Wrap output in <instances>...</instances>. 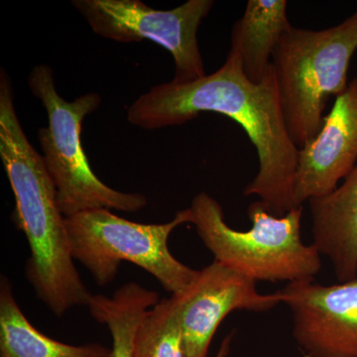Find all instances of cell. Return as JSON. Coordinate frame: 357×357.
<instances>
[{
  "mask_svg": "<svg viewBox=\"0 0 357 357\" xmlns=\"http://www.w3.org/2000/svg\"><path fill=\"white\" fill-rule=\"evenodd\" d=\"M203 112L236 121L257 152L258 172L243 194L257 196L275 217L300 208L295 201L299 148L291 139L273 66L259 84L249 81L241 59L229 50L225 64L190 83L160 84L129 107L128 121L145 130L182 126Z\"/></svg>",
  "mask_w": 357,
  "mask_h": 357,
  "instance_id": "obj_1",
  "label": "cell"
},
{
  "mask_svg": "<svg viewBox=\"0 0 357 357\" xmlns=\"http://www.w3.org/2000/svg\"><path fill=\"white\" fill-rule=\"evenodd\" d=\"M0 158L15 199L14 222L29 244L26 277L37 297L57 317L88 306L93 294L75 265L55 185L43 157L25 135L4 70L0 75Z\"/></svg>",
  "mask_w": 357,
  "mask_h": 357,
  "instance_id": "obj_2",
  "label": "cell"
},
{
  "mask_svg": "<svg viewBox=\"0 0 357 357\" xmlns=\"http://www.w3.org/2000/svg\"><path fill=\"white\" fill-rule=\"evenodd\" d=\"M192 225L215 260L256 282L314 281L321 255L314 244L303 243V206L275 217L260 201L248 208L252 227L234 229L217 199L202 192L192 199Z\"/></svg>",
  "mask_w": 357,
  "mask_h": 357,
  "instance_id": "obj_3",
  "label": "cell"
},
{
  "mask_svg": "<svg viewBox=\"0 0 357 357\" xmlns=\"http://www.w3.org/2000/svg\"><path fill=\"white\" fill-rule=\"evenodd\" d=\"M356 50L357 8L328 29L291 26L277 45L272 66L289 134L299 149L319 133L328 100L349 86Z\"/></svg>",
  "mask_w": 357,
  "mask_h": 357,
  "instance_id": "obj_4",
  "label": "cell"
},
{
  "mask_svg": "<svg viewBox=\"0 0 357 357\" xmlns=\"http://www.w3.org/2000/svg\"><path fill=\"white\" fill-rule=\"evenodd\" d=\"M28 86L48 114V126L39 129L38 138L64 217L102 208L135 213L145 208L143 195L119 192L102 183L84 154L82 126L86 115L100 107V95L89 93L68 102L58 93L53 69L45 64L33 68Z\"/></svg>",
  "mask_w": 357,
  "mask_h": 357,
  "instance_id": "obj_5",
  "label": "cell"
},
{
  "mask_svg": "<svg viewBox=\"0 0 357 357\" xmlns=\"http://www.w3.org/2000/svg\"><path fill=\"white\" fill-rule=\"evenodd\" d=\"M191 208L177 211L171 222L144 225L130 222L110 210H95L66 218L75 260L88 269L98 286L116 278L122 261L151 274L167 292H182L198 270L178 260L169 249L174 230L192 223Z\"/></svg>",
  "mask_w": 357,
  "mask_h": 357,
  "instance_id": "obj_6",
  "label": "cell"
},
{
  "mask_svg": "<svg viewBox=\"0 0 357 357\" xmlns=\"http://www.w3.org/2000/svg\"><path fill=\"white\" fill-rule=\"evenodd\" d=\"M213 0H189L171 10H157L140 0H74L73 6L102 38L119 43L149 40L165 48L175 62L176 83L206 77L198 30Z\"/></svg>",
  "mask_w": 357,
  "mask_h": 357,
  "instance_id": "obj_7",
  "label": "cell"
},
{
  "mask_svg": "<svg viewBox=\"0 0 357 357\" xmlns=\"http://www.w3.org/2000/svg\"><path fill=\"white\" fill-rule=\"evenodd\" d=\"M187 357H206L223 319L234 311L265 312L283 303L280 291L261 294L256 282L213 260L182 292L170 297Z\"/></svg>",
  "mask_w": 357,
  "mask_h": 357,
  "instance_id": "obj_8",
  "label": "cell"
},
{
  "mask_svg": "<svg viewBox=\"0 0 357 357\" xmlns=\"http://www.w3.org/2000/svg\"><path fill=\"white\" fill-rule=\"evenodd\" d=\"M280 292L305 356L357 357V279L332 286L295 282Z\"/></svg>",
  "mask_w": 357,
  "mask_h": 357,
  "instance_id": "obj_9",
  "label": "cell"
},
{
  "mask_svg": "<svg viewBox=\"0 0 357 357\" xmlns=\"http://www.w3.org/2000/svg\"><path fill=\"white\" fill-rule=\"evenodd\" d=\"M357 164V77L335 98L319 133L299 149L295 181L298 206L326 196Z\"/></svg>",
  "mask_w": 357,
  "mask_h": 357,
  "instance_id": "obj_10",
  "label": "cell"
},
{
  "mask_svg": "<svg viewBox=\"0 0 357 357\" xmlns=\"http://www.w3.org/2000/svg\"><path fill=\"white\" fill-rule=\"evenodd\" d=\"M312 244L340 283L357 279V164L335 191L309 201Z\"/></svg>",
  "mask_w": 357,
  "mask_h": 357,
  "instance_id": "obj_11",
  "label": "cell"
},
{
  "mask_svg": "<svg viewBox=\"0 0 357 357\" xmlns=\"http://www.w3.org/2000/svg\"><path fill=\"white\" fill-rule=\"evenodd\" d=\"M286 0H248L243 17L234 23L231 48L241 59L244 75L259 84L272 66L282 36L291 27Z\"/></svg>",
  "mask_w": 357,
  "mask_h": 357,
  "instance_id": "obj_12",
  "label": "cell"
},
{
  "mask_svg": "<svg viewBox=\"0 0 357 357\" xmlns=\"http://www.w3.org/2000/svg\"><path fill=\"white\" fill-rule=\"evenodd\" d=\"M112 349L100 344L72 345L37 330L14 297L13 284L0 279V357H112Z\"/></svg>",
  "mask_w": 357,
  "mask_h": 357,
  "instance_id": "obj_13",
  "label": "cell"
},
{
  "mask_svg": "<svg viewBox=\"0 0 357 357\" xmlns=\"http://www.w3.org/2000/svg\"><path fill=\"white\" fill-rule=\"evenodd\" d=\"M160 300L158 293L135 282L124 284L112 297L91 296L86 307L98 323L109 328L112 340V357H133L138 328L147 312Z\"/></svg>",
  "mask_w": 357,
  "mask_h": 357,
  "instance_id": "obj_14",
  "label": "cell"
},
{
  "mask_svg": "<svg viewBox=\"0 0 357 357\" xmlns=\"http://www.w3.org/2000/svg\"><path fill=\"white\" fill-rule=\"evenodd\" d=\"M133 357H187L170 298L160 300L147 312L136 333Z\"/></svg>",
  "mask_w": 357,
  "mask_h": 357,
  "instance_id": "obj_15",
  "label": "cell"
},
{
  "mask_svg": "<svg viewBox=\"0 0 357 357\" xmlns=\"http://www.w3.org/2000/svg\"><path fill=\"white\" fill-rule=\"evenodd\" d=\"M234 332L230 333L229 335L225 337L220 344V349L215 357H227L230 351V344H231L232 337H234Z\"/></svg>",
  "mask_w": 357,
  "mask_h": 357,
  "instance_id": "obj_16",
  "label": "cell"
}]
</instances>
